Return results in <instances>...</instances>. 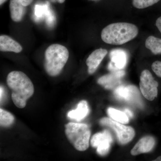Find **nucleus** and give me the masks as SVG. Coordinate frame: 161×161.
Instances as JSON below:
<instances>
[{"instance_id":"nucleus-1","label":"nucleus","mask_w":161,"mask_h":161,"mask_svg":"<svg viewBox=\"0 0 161 161\" xmlns=\"http://www.w3.org/2000/svg\"><path fill=\"white\" fill-rule=\"evenodd\" d=\"M6 81L11 90L12 99L15 105L19 108H25L26 101L34 93L31 80L23 72L14 71L8 74Z\"/></svg>"},{"instance_id":"nucleus-2","label":"nucleus","mask_w":161,"mask_h":161,"mask_svg":"<svg viewBox=\"0 0 161 161\" xmlns=\"http://www.w3.org/2000/svg\"><path fill=\"white\" fill-rule=\"evenodd\" d=\"M137 26L132 23H116L106 26L101 37L105 43L112 45H122L134 39L138 34Z\"/></svg>"},{"instance_id":"nucleus-3","label":"nucleus","mask_w":161,"mask_h":161,"mask_svg":"<svg viewBox=\"0 0 161 161\" xmlns=\"http://www.w3.org/2000/svg\"><path fill=\"white\" fill-rule=\"evenodd\" d=\"M44 57L45 71L50 76L55 77L61 73L67 62L69 52L63 45L53 44L47 48Z\"/></svg>"},{"instance_id":"nucleus-4","label":"nucleus","mask_w":161,"mask_h":161,"mask_svg":"<svg viewBox=\"0 0 161 161\" xmlns=\"http://www.w3.org/2000/svg\"><path fill=\"white\" fill-rule=\"evenodd\" d=\"M65 132L70 142L76 150L84 151L88 149L91 131L86 125L69 123L65 125Z\"/></svg>"},{"instance_id":"nucleus-5","label":"nucleus","mask_w":161,"mask_h":161,"mask_svg":"<svg viewBox=\"0 0 161 161\" xmlns=\"http://www.w3.org/2000/svg\"><path fill=\"white\" fill-rule=\"evenodd\" d=\"M102 125L112 129L116 134L119 142L122 145L127 144L132 140L135 136V132L132 127L126 126L123 124L112 120L108 118H103L100 120Z\"/></svg>"},{"instance_id":"nucleus-6","label":"nucleus","mask_w":161,"mask_h":161,"mask_svg":"<svg viewBox=\"0 0 161 161\" xmlns=\"http://www.w3.org/2000/svg\"><path fill=\"white\" fill-rule=\"evenodd\" d=\"M158 83L153 77L148 70H144L141 73L140 88L142 94L148 100H154L158 94Z\"/></svg>"},{"instance_id":"nucleus-7","label":"nucleus","mask_w":161,"mask_h":161,"mask_svg":"<svg viewBox=\"0 0 161 161\" xmlns=\"http://www.w3.org/2000/svg\"><path fill=\"white\" fill-rule=\"evenodd\" d=\"M114 95L119 99L125 101L140 108L143 106L137 88L133 85L119 86L115 88Z\"/></svg>"},{"instance_id":"nucleus-8","label":"nucleus","mask_w":161,"mask_h":161,"mask_svg":"<svg viewBox=\"0 0 161 161\" xmlns=\"http://www.w3.org/2000/svg\"><path fill=\"white\" fill-rule=\"evenodd\" d=\"M112 142V135L108 130H105L93 136L91 143L92 147L97 148V153L99 155L104 156L109 151Z\"/></svg>"},{"instance_id":"nucleus-9","label":"nucleus","mask_w":161,"mask_h":161,"mask_svg":"<svg viewBox=\"0 0 161 161\" xmlns=\"http://www.w3.org/2000/svg\"><path fill=\"white\" fill-rule=\"evenodd\" d=\"M125 75L123 70L112 71L98 79V83L107 89H113L121 85L122 79Z\"/></svg>"},{"instance_id":"nucleus-10","label":"nucleus","mask_w":161,"mask_h":161,"mask_svg":"<svg viewBox=\"0 0 161 161\" xmlns=\"http://www.w3.org/2000/svg\"><path fill=\"white\" fill-rule=\"evenodd\" d=\"M110 58L111 61L108 68L112 71L122 70L126 65L128 55L123 49L112 50L110 53Z\"/></svg>"},{"instance_id":"nucleus-11","label":"nucleus","mask_w":161,"mask_h":161,"mask_svg":"<svg viewBox=\"0 0 161 161\" xmlns=\"http://www.w3.org/2000/svg\"><path fill=\"white\" fill-rule=\"evenodd\" d=\"M108 53V51L103 48L95 50L90 55L86 60L88 72L90 75L94 74Z\"/></svg>"},{"instance_id":"nucleus-12","label":"nucleus","mask_w":161,"mask_h":161,"mask_svg":"<svg viewBox=\"0 0 161 161\" xmlns=\"http://www.w3.org/2000/svg\"><path fill=\"white\" fill-rule=\"evenodd\" d=\"M155 145V140L153 136H145L141 139L132 148L131 151V154L135 156L150 152Z\"/></svg>"},{"instance_id":"nucleus-13","label":"nucleus","mask_w":161,"mask_h":161,"mask_svg":"<svg viewBox=\"0 0 161 161\" xmlns=\"http://www.w3.org/2000/svg\"><path fill=\"white\" fill-rule=\"evenodd\" d=\"M23 47L20 43L6 35L0 36V51L1 52H11L19 53Z\"/></svg>"},{"instance_id":"nucleus-14","label":"nucleus","mask_w":161,"mask_h":161,"mask_svg":"<svg viewBox=\"0 0 161 161\" xmlns=\"http://www.w3.org/2000/svg\"><path fill=\"white\" fill-rule=\"evenodd\" d=\"M26 7L23 6L20 0H10L9 11L13 21L15 22L22 21L26 14Z\"/></svg>"},{"instance_id":"nucleus-15","label":"nucleus","mask_w":161,"mask_h":161,"mask_svg":"<svg viewBox=\"0 0 161 161\" xmlns=\"http://www.w3.org/2000/svg\"><path fill=\"white\" fill-rule=\"evenodd\" d=\"M89 108L86 101L82 100L78 103L77 108L75 110L69 111L67 116L71 119L77 121L82 120L88 115Z\"/></svg>"},{"instance_id":"nucleus-16","label":"nucleus","mask_w":161,"mask_h":161,"mask_svg":"<svg viewBox=\"0 0 161 161\" xmlns=\"http://www.w3.org/2000/svg\"><path fill=\"white\" fill-rule=\"evenodd\" d=\"M145 46L154 54H161V39L150 36L146 40Z\"/></svg>"},{"instance_id":"nucleus-17","label":"nucleus","mask_w":161,"mask_h":161,"mask_svg":"<svg viewBox=\"0 0 161 161\" xmlns=\"http://www.w3.org/2000/svg\"><path fill=\"white\" fill-rule=\"evenodd\" d=\"M108 113L110 117L115 121L123 124L129 123V117L125 112L110 108L108 109Z\"/></svg>"},{"instance_id":"nucleus-18","label":"nucleus","mask_w":161,"mask_h":161,"mask_svg":"<svg viewBox=\"0 0 161 161\" xmlns=\"http://www.w3.org/2000/svg\"><path fill=\"white\" fill-rule=\"evenodd\" d=\"M14 120V116L11 113L3 109H0V125L1 126L9 127L12 125Z\"/></svg>"},{"instance_id":"nucleus-19","label":"nucleus","mask_w":161,"mask_h":161,"mask_svg":"<svg viewBox=\"0 0 161 161\" xmlns=\"http://www.w3.org/2000/svg\"><path fill=\"white\" fill-rule=\"evenodd\" d=\"M160 0H132L133 6L139 9L147 8L154 5Z\"/></svg>"},{"instance_id":"nucleus-20","label":"nucleus","mask_w":161,"mask_h":161,"mask_svg":"<svg viewBox=\"0 0 161 161\" xmlns=\"http://www.w3.org/2000/svg\"><path fill=\"white\" fill-rule=\"evenodd\" d=\"M152 69L156 75L161 78V61H156L152 64Z\"/></svg>"},{"instance_id":"nucleus-21","label":"nucleus","mask_w":161,"mask_h":161,"mask_svg":"<svg viewBox=\"0 0 161 161\" xmlns=\"http://www.w3.org/2000/svg\"><path fill=\"white\" fill-rule=\"evenodd\" d=\"M20 1L23 6H27L31 4L33 0H20Z\"/></svg>"},{"instance_id":"nucleus-22","label":"nucleus","mask_w":161,"mask_h":161,"mask_svg":"<svg viewBox=\"0 0 161 161\" xmlns=\"http://www.w3.org/2000/svg\"><path fill=\"white\" fill-rule=\"evenodd\" d=\"M156 26L161 33V16L158 18L156 21Z\"/></svg>"},{"instance_id":"nucleus-23","label":"nucleus","mask_w":161,"mask_h":161,"mask_svg":"<svg viewBox=\"0 0 161 161\" xmlns=\"http://www.w3.org/2000/svg\"><path fill=\"white\" fill-rule=\"evenodd\" d=\"M125 112L128 115V117H132L133 116V113L131 112L130 110L128 109H125Z\"/></svg>"},{"instance_id":"nucleus-24","label":"nucleus","mask_w":161,"mask_h":161,"mask_svg":"<svg viewBox=\"0 0 161 161\" xmlns=\"http://www.w3.org/2000/svg\"><path fill=\"white\" fill-rule=\"evenodd\" d=\"M52 3H59L62 4L65 2V0H49Z\"/></svg>"},{"instance_id":"nucleus-25","label":"nucleus","mask_w":161,"mask_h":161,"mask_svg":"<svg viewBox=\"0 0 161 161\" xmlns=\"http://www.w3.org/2000/svg\"><path fill=\"white\" fill-rule=\"evenodd\" d=\"M3 88L2 86H1V88H0V96H1V101L2 100V97H3Z\"/></svg>"},{"instance_id":"nucleus-26","label":"nucleus","mask_w":161,"mask_h":161,"mask_svg":"<svg viewBox=\"0 0 161 161\" xmlns=\"http://www.w3.org/2000/svg\"><path fill=\"white\" fill-rule=\"evenodd\" d=\"M7 1V0H0V5H1V6H2L3 4H4Z\"/></svg>"},{"instance_id":"nucleus-27","label":"nucleus","mask_w":161,"mask_h":161,"mask_svg":"<svg viewBox=\"0 0 161 161\" xmlns=\"http://www.w3.org/2000/svg\"><path fill=\"white\" fill-rule=\"evenodd\" d=\"M154 161H161V156H159L156 159L153 160Z\"/></svg>"}]
</instances>
